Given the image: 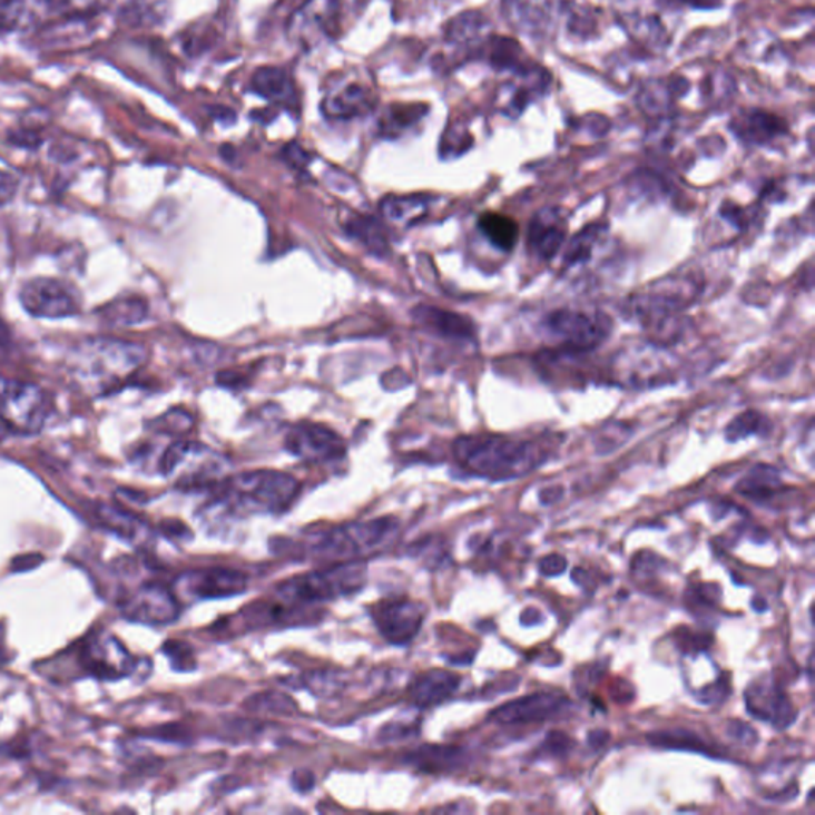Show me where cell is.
<instances>
[{
    "label": "cell",
    "mask_w": 815,
    "mask_h": 815,
    "mask_svg": "<svg viewBox=\"0 0 815 815\" xmlns=\"http://www.w3.org/2000/svg\"><path fill=\"white\" fill-rule=\"evenodd\" d=\"M50 413L46 392L39 385L0 377V420L20 433H36Z\"/></svg>",
    "instance_id": "8fae6325"
},
{
    "label": "cell",
    "mask_w": 815,
    "mask_h": 815,
    "mask_svg": "<svg viewBox=\"0 0 815 815\" xmlns=\"http://www.w3.org/2000/svg\"><path fill=\"white\" fill-rule=\"evenodd\" d=\"M31 20V10L26 0H0V35L24 28Z\"/></svg>",
    "instance_id": "74e56055"
},
{
    "label": "cell",
    "mask_w": 815,
    "mask_h": 815,
    "mask_svg": "<svg viewBox=\"0 0 815 815\" xmlns=\"http://www.w3.org/2000/svg\"><path fill=\"white\" fill-rule=\"evenodd\" d=\"M573 746H576V743L569 736L564 735V733L559 731H551L543 744L544 752L548 755H554V757H561V755L567 754Z\"/></svg>",
    "instance_id": "f6af8a7d"
},
{
    "label": "cell",
    "mask_w": 815,
    "mask_h": 815,
    "mask_svg": "<svg viewBox=\"0 0 815 815\" xmlns=\"http://www.w3.org/2000/svg\"><path fill=\"white\" fill-rule=\"evenodd\" d=\"M429 199L425 196H403V198H385L381 203V213L395 224H410L420 220L428 213Z\"/></svg>",
    "instance_id": "836d02e7"
},
{
    "label": "cell",
    "mask_w": 815,
    "mask_h": 815,
    "mask_svg": "<svg viewBox=\"0 0 815 815\" xmlns=\"http://www.w3.org/2000/svg\"><path fill=\"white\" fill-rule=\"evenodd\" d=\"M550 87L547 70L533 65L521 66L511 72V80L499 88L498 109L507 117L517 118L529 104L542 98Z\"/></svg>",
    "instance_id": "ac0fdd59"
},
{
    "label": "cell",
    "mask_w": 815,
    "mask_h": 815,
    "mask_svg": "<svg viewBox=\"0 0 815 815\" xmlns=\"http://www.w3.org/2000/svg\"><path fill=\"white\" fill-rule=\"evenodd\" d=\"M228 462L206 444L177 442L161 459L163 475L184 491L217 488L227 480Z\"/></svg>",
    "instance_id": "9c48e42d"
},
{
    "label": "cell",
    "mask_w": 815,
    "mask_h": 815,
    "mask_svg": "<svg viewBox=\"0 0 815 815\" xmlns=\"http://www.w3.org/2000/svg\"><path fill=\"white\" fill-rule=\"evenodd\" d=\"M369 567L365 561L336 562L314 572L281 581L274 595L291 606L307 607L357 595L365 588Z\"/></svg>",
    "instance_id": "8992f818"
},
{
    "label": "cell",
    "mask_w": 815,
    "mask_h": 815,
    "mask_svg": "<svg viewBox=\"0 0 815 815\" xmlns=\"http://www.w3.org/2000/svg\"><path fill=\"white\" fill-rule=\"evenodd\" d=\"M303 687L310 688L314 695L317 696H330L335 695L336 691L343 687L341 676L338 672H328V670H316V672L307 674L302 677Z\"/></svg>",
    "instance_id": "b9f144b4"
},
{
    "label": "cell",
    "mask_w": 815,
    "mask_h": 815,
    "mask_svg": "<svg viewBox=\"0 0 815 815\" xmlns=\"http://www.w3.org/2000/svg\"><path fill=\"white\" fill-rule=\"evenodd\" d=\"M428 109L425 104H392L380 117L381 135L387 137L403 135L408 129L420 124Z\"/></svg>",
    "instance_id": "4dcf8cb0"
},
{
    "label": "cell",
    "mask_w": 815,
    "mask_h": 815,
    "mask_svg": "<svg viewBox=\"0 0 815 815\" xmlns=\"http://www.w3.org/2000/svg\"><path fill=\"white\" fill-rule=\"evenodd\" d=\"M647 737L648 743L655 747L670 748V750L698 752V754H707L709 757V752H713V748L704 743L701 736L688 731V729H666V731L650 733Z\"/></svg>",
    "instance_id": "e575fe53"
},
{
    "label": "cell",
    "mask_w": 815,
    "mask_h": 815,
    "mask_svg": "<svg viewBox=\"0 0 815 815\" xmlns=\"http://www.w3.org/2000/svg\"><path fill=\"white\" fill-rule=\"evenodd\" d=\"M244 707L254 714L294 715L298 710L294 699L279 691L257 693L244 703Z\"/></svg>",
    "instance_id": "8d00e7d4"
},
{
    "label": "cell",
    "mask_w": 815,
    "mask_h": 815,
    "mask_svg": "<svg viewBox=\"0 0 815 815\" xmlns=\"http://www.w3.org/2000/svg\"><path fill=\"white\" fill-rule=\"evenodd\" d=\"M406 765L428 774H450L464 768L469 763V752L458 746L424 744L411 750L405 757Z\"/></svg>",
    "instance_id": "4316f807"
},
{
    "label": "cell",
    "mask_w": 815,
    "mask_h": 815,
    "mask_svg": "<svg viewBox=\"0 0 815 815\" xmlns=\"http://www.w3.org/2000/svg\"><path fill=\"white\" fill-rule=\"evenodd\" d=\"M104 316L110 318L115 324H136L146 316V306L139 300H125V302H115L106 307Z\"/></svg>",
    "instance_id": "ab89813d"
},
{
    "label": "cell",
    "mask_w": 815,
    "mask_h": 815,
    "mask_svg": "<svg viewBox=\"0 0 815 815\" xmlns=\"http://www.w3.org/2000/svg\"><path fill=\"white\" fill-rule=\"evenodd\" d=\"M492 37L491 23L478 12H464L453 18L444 28V42L455 53L465 57H483L484 47Z\"/></svg>",
    "instance_id": "cb8c5ba5"
},
{
    "label": "cell",
    "mask_w": 815,
    "mask_h": 815,
    "mask_svg": "<svg viewBox=\"0 0 815 815\" xmlns=\"http://www.w3.org/2000/svg\"><path fill=\"white\" fill-rule=\"evenodd\" d=\"M18 177L9 170H0V207L12 203L18 192Z\"/></svg>",
    "instance_id": "7dc6e473"
},
{
    "label": "cell",
    "mask_w": 815,
    "mask_h": 815,
    "mask_svg": "<svg viewBox=\"0 0 815 815\" xmlns=\"http://www.w3.org/2000/svg\"><path fill=\"white\" fill-rule=\"evenodd\" d=\"M728 733L729 736L733 737V739H736L737 743H740L743 744V746L747 747L754 746V744L757 743L758 739L757 731H755L754 728H750V726L744 724V721H729Z\"/></svg>",
    "instance_id": "bcb514c9"
},
{
    "label": "cell",
    "mask_w": 815,
    "mask_h": 815,
    "mask_svg": "<svg viewBox=\"0 0 815 815\" xmlns=\"http://www.w3.org/2000/svg\"><path fill=\"white\" fill-rule=\"evenodd\" d=\"M784 483L780 480L779 470L776 467L758 464L737 483L736 491L746 495L747 499L765 502L776 498Z\"/></svg>",
    "instance_id": "f546056e"
},
{
    "label": "cell",
    "mask_w": 815,
    "mask_h": 815,
    "mask_svg": "<svg viewBox=\"0 0 815 815\" xmlns=\"http://www.w3.org/2000/svg\"><path fill=\"white\" fill-rule=\"evenodd\" d=\"M109 2L110 0H47L51 12L66 17L98 13L106 9Z\"/></svg>",
    "instance_id": "f35d334b"
},
{
    "label": "cell",
    "mask_w": 815,
    "mask_h": 815,
    "mask_svg": "<svg viewBox=\"0 0 815 815\" xmlns=\"http://www.w3.org/2000/svg\"><path fill=\"white\" fill-rule=\"evenodd\" d=\"M351 233L355 238L361 239L369 249H372L374 254L381 255L387 249V243H385L383 233L376 227L373 220L369 218H361V220L352 222Z\"/></svg>",
    "instance_id": "60d3db41"
},
{
    "label": "cell",
    "mask_w": 815,
    "mask_h": 815,
    "mask_svg": "<svg viewBox=\"0 0 815 815\" xmlns=\"http://www.w3.org/2000/svg\"><path fill=\"white\" fill-rule=\"evenodd\" d=\"M284 157L291 165L296 166V168H303V165L310 161V155L302 147L296 146V144H291V146L284 148Z\"/></svg>",
    "instance_id": "f907efd6"
},
{
    "label": "cell",
    "mask_w": 815,
    "mask_h": 815,
    "mask_svg": "<svg viewBox=\"0 0 815 815\" xmlns=\"http://www.w3.org/2000/svg\"><path fill=\"white\" fill-rule=\"evenodd\" d=\"M285 450L311 464H324L343 458L346 454V444L332 429L311 422H300L288 429L285 435Z\"/></svg>",
    "instance_id": "9a60e30c"
},
{
    "label": "cell",
    "mask_w": 815,
    "mask_h": 815,
    "mask_svg": "<svg viewBox=\"0 0 815 815\" xmlns=\"http://www.w3.org/2000/svg\"><path fill=\"white\" fill-rule=\"evenodd\" d=\"M566 569L567 561L564 556L561 554L544 556L539 564V570L543 573L544 577L561 576V573H564Z\"/></svg>",
    "instance_id": "c3c4849f"
},
{
    "label": "cell",
    "mask_w": 815,
    "mask_h": 815,
    "mask_svg": "<svg viewBox=\"0 0 815 815\" xmlns=\"http://www.w3.org/2000/svg\"><path fill=\"white\" fill-rule=\"evenodd\" d=\"M606 233L607 227H603V225L600 224L589 225V227L577 233V235L573 236V239L570 240L569 246H567L564 257H562L564 268H578V266L585 265V263L591 261L592 255H595L596 247L599 246L600 239L606 236Z\"/></svg>",
    "instance_id": "d6a6232c"
},
{
    "label": "cell",
    "mask_w": 815,
    "mask_h": 815,
    "mask_svg": "<svg viewBox=\"0 0 815 815\" xmlns=\"http://www.w3.org/2000/svg\"><path fill=\"white\" fill-rule=\"evenodd\" d=\"M291 782L292 787H294L295 791L300 793H307L311 791V788H314V785H316L314 774L307 769H296L295 773L292 774Z\"/></svg>",
    "instance_id": "681fc988"
},
{
    "label": "cell",
    "mask_w": 815,
    "mask_h": 815,
    "mask_svg": "<svg viewBox=\"0 0 815 815\" xmlns=\"http://www.w3.org/2000/svg\"><path fill=\"white\" fill-rule=\"evenodd\" d=\"M340 0H306L287 24V36L302 51L332 39L338 26Z\"/></svg>",
    "instance_id": "7c38bea8"
},
{
    "label": "cell",
    "mask_w": 815,
    "mask_h": 815,
    "mask_svg": "<svg viewBox=\"0 0 815 815\" xmlns=\"http://www.w3.org/2000/svg\"><path fill=\"white\" fill-rule=\"evenodd\" d=\"M163 651H165L170 665H173V668L177 672H192V670L196 669L195 654H193V648L187 642L169 640L163 647Z\"/></svg>",
    "instance_id": "7bdbcfd3"
},
{
    "label": "cell",
    "mask_w": 815,
    "mask_h": 815,
    "mask_svg": "<svg viewBox=\"0 0 815 815\" xmlns=\"http://www.w3.org/2000/svg\"><path fill=\"white\" fill-rule=\"evenodd\" d=\"M376 96L372 88L359 79L336 81L322 99V114L330 120L347 121L363 117L374 109Z\"/></svg>",
    "instance_id": "ffe728a7"
},
{
    "label": "cell",
    "mask_w": 815,
    "mask_h": 815,
    "mask_svg": "<svg viewBox=\"0 0 815 815\" xmlns=\"http://www.w3.org/2000/svg\"><path fill=\"white\" fill-rule=\"evenodd\" d=\"M461 677L450 670L432 669L414 677L408 687L411 703L420 709L439 706L461 687Z\"/></svg>",
    "instance_id": "484cf974"
},
{
    "label": "cell",
    "mask_w": 815,
    "mask_h": 815,
    "mask_svg": "<svg viewBox=\"0 0 815 815\" xmlns=\"http://www.w3.org/2000/svg\"><path fill=\"white\" fill-rule=\"evenodd\" d=\"M81 659L90 672L104 679L128 676L136 666L131 655L112 636L92 637L81 651Z\"/></svg>",
    "instance_id": "7402d4cb"
},
{
    "label": "cell",
    "mask_w": 815,
    "mask_h": 815,
    "mask_svg": "<svg viewBox=\"0 0 815 815\" xmlns=\"http://www.w3.org/2000/svg\"><path fill=\"white\" fill-rule=\"evenodd\" d=\"M177 587L195 599H228L247 591V577L227 567H206L185 572Z\"/></svg>",
    "instance_id": "2e32d148"
},
{
    "label": "cell",
    "mask_w": 815,
    "mask_h": 815,
    "mask_svg": "<svg viewBox=\"0 0 815 815\" xmlns=\"http://www.w3.org/2000/svg\"><path fill=\"white\" fill-rule=\"evenodd\" d=\"M340 2L347 3V6L361 7L363 3L369 2V0H340Z\"/></svg>",
    "instance_id": "db71d44e"
},
{
    "label": "cell",
    "mask_w": 815,
    "mask_h": 815,
    "mask_svg": "<svg viewBox=\"0 0 815 815\" xmlns=\"http://www.w3.org/2000/svg\"><path fill=\"white\" fill-rule=\"evenodd\" d=\"M544 332L569 351H595L609 340L611 321L602 311L562 307L548 314Z\"/></svg>",
    "instance_id": "30bf717a"
},
{
    "label": "cell",
    "mask_w": 815,
    "mask_h": 815,
    "mask_svg": "<svg viewBox=\"0 0 815 815\" xmlns=\"http://www.w3.org/2000/svg\"><path fill=\"white\" fill-rule=\"evenodd\" d=\"M400 521L395 517L372 521L335 526L324 532L311 533L302 550L316 561H365L370 556L383 553L399 539Z\"/></svg>",
    "instance_id": "277c9868"
},
{
    "label": "cell",
    "mask_w": 815,
    "mask_h": 815,
    "mask_svg": "<svg viewBox=\"0 0 815 815\" xmlns=\"http://www.w3.org/2000/svg\"><path fill=\"white\" fill-rule=\"evenodd\" d=\"M613 14L626 36L650 55L665 53L679 26L672 0H615Z\"/></svg>",
    "instance_id": "52a82bcc"
},
{
    "label": "cell",
    "mask_w": 815,
    "mask_h": 815,
    "mask_svg": "<svg viewBox=\"0 0 815 815\" xmlns=\"http://www.w3.org/2000/svg\"><path fill=\"white\" fill-rule=\"evenodd\" d=\"M126 618L144 625H169L179 618L176 596L163 585H144L124 603Z\"/></svg>",
    "instance_id": "d6986e66"
},
{
    "label": "cell",
    "mask_w": 815,
    "mask_h": 815,
    "mask_svg": "<svg viewBox=\"0 0 815 815\" xmlns=\"http://www.w3.org/2000/svg\"><path fill=\"white\" fill-rule=\"evenodd\" d=\"M478 227L487 236L492 246L499 251L511 252L520 238V227L517 222L503 214L487 213L478 220Z\"/></svg>",
    "instance_id": "1f68e13d"
},
{
    "label": "cell",
    "mask_w": 815,
    "mask_h": 815,
    "mask_svg": "<svg viewBox=\"0 0 815 815\" xmlns=\"http://www.w3.org/2000/svg\"><path fill=\"white\" fill-rule=\"evenodd\" d=\"M300 483L277 470H255L227 478L218 484L216 500L209 509L232 517L283 513L298 495Z\"/></svg>",
    "instance_id": "3957f363"
},
{
    "label": "cell",
    "mask_w": 815,
    "mask_h": 815,
    "mask_svg": "<svg viewBox=\"0 0 815 815\" xmlns=\"http://www.w3.org/2000/svg\"><path fill=\"white\" fill-rule=\"evenodd\" d=\"M746 706L750 715L776 729H787L796 720L791 698L769 680L755 681L747 688Z\"/></svg>",
    "instance_id": "44dd1931"
},
{
    "label": "cell",
    "mask_w": 815,
    "mask_h": 815,
    "mask_svg": "<svg viewBox=\"0 0 815 815\" xmlns=\"http://www.w3.org/2000/svg\"><path fill=\"white\" fill-rule=\"evenodd\" d=\"M569 704L570 699L561 693H533L492 710L489 720L499 725L540 724L559 717Z\"/></svg>",
    "instance_id": "e0dca14e"
},
{
    "label": "cell",
    "mask_w": 815,
    "mask_h": 815,
    "mask_svg": "<svg viewBox=\"0 0 815 815\" xmlns=\"http://www.w3.org/2000/svg\"><path fill=\"white\" fill-rule=\"evenodd\" d=\"M674 3H685V6L693 7V9L713 10L724 3V0H672Z\"/></svg>",
    "instance_id": "816d5d0a"
},
{
    "label": "cell",
    "mask_w": 815,
    "mask_h": 815,
    "mask_svg": "<svg viewBox=\"0 0 815 815\" xmlns=\"http://www.w3.org/2000/svg\"><path fill=\"white\" fill-rule=\"evenodd\" d=\"M418 733H420V726L399 721V724L385 725L377 737H380L381 743H395V740H403L405 737L416 736Z\"/></svg>",
    "instance_id": "ee69618b"
},
{
    "label": "cell",
    "mask_w": 815,
    "mask_h": 815,
    "mask_svg": "<svg viewBox=\"0 0 815 815\" xmlns=\"http://www.w3.org/2000/svg\"><path fill=\"white\" fill-rule=\"evenodd\" d=\"M453 451L462 469L491 481L529 475L550 459L548 444L491 433L461 436L455 440Z\"/></svg>",
    "instance_id": "6da1fadb"
},
{
    "label": "cell",
    "mask_w": 815,
    "mask_h": 815,
    "mask_svg": "<svg viewBox=\"0 0 815 815\" xmlns=\"http://www.w3.org/2000/svg\"><path fill=\"white\" fill-rule=\"evenodd\" d=\"M251 88L255 95L274 104L287 106V104L295 102L296 99L294 81L284 69L273 68V66L258 69L252 76Z\"/></svg>",
    "instance_id": "f1b7e54d"
},
{
    "label": "cell",
    "mask_w": 815,
    "mask_h": 815,
    "mask_svg": "<svg viewBox=\"0 0 815 815\" xmlns=\"http://www.w3.org/2000/svg\"><path fill=\"white\" fill-rule=\"evenodd\" d=\"M773 424L765 414L758 411H746L726 425L725 436L728 442L735 443L748 436H766Z\"/></svg>",
    "instance_id": "d590c367"
},
{
    "label": "cell",
    "mask_w": 815,
    "mask_h": 815,
    "mask_svg": "<svg viewBox=\"0 0 815 815\" xmlns=\"http://www.w3.org/2000/svg\"><path fill=\"white\" fill-rule=\"evenodd\" d=\"M146 359V350L129 341L87 340L70 354L69 370L88 394L104 395L129 380Z\"/></svg>",
    "instance_id": "7a4b0ae2"
},
{
    "label": "cell",
    "mask_w": 815,
    "mask_h": 815,
    "mask_svg": "<svg viewBox=\"0 0 815 815\" xmlns=\"http://www.w3.org/2000/svg\"><path fill=\"white\" fill-rule=\"evenodd\" d=\"M699 287L688 277H668L626 302V311L658 344H674L687 330L684 311L698 296Z\"/></svg>",
    "instance_id": "5b68a950"
},
{
    "label": "cell",
    "mask_w": 815,
    "mask_h": 815,
    "mask_svg": "<svg viewBox=\"0 0 815 815\" xmlns=\"http://www.w3.org/2000/svg\"><path fill=\"white\" fill-rule=\"evenodd\" d=\"M370 615L380 635L392 646L402 647L420 635L425 607L413 599H385L374 603Z\"/></svg>",
    "instance_id": "4fadbf2b"
},
{
    "label": "cell",
    "mask_w": 815,
    "mask_h": 815,
    "mask_svg": "<svg viewBox=\"0 0 815 815\" xmlns=\"http://www.w3.org/2000/svg\"><path fill=\"white\" fill-rule=\"evenodd\" d=\"M20 302L26 313L40 318L70 317L80 310L76 292L50 277H37L26 283L20 291Z\"/></svg>",
    "instance_id": "5bb4252c"
},
{
    "label": "cell",
    "mask_w": 815,
    "mask_h": 815,
    "mask_svg": "<svg viewBox=\"0 0 815 815\" xmlns=\"http://www.w3.org/2000/svg\"><path fill=\"white\" fill-rule=\"evenodd\" d=\"M502 14L517 35L531 40L553 39L562 26L569 29L587 24L572 0H502Z\"/></svg>",
    "instance_id": "ba28073f"
},
{
    "label": "cell",
    "mask_w": 815,
    "mask_h": 815,
    "mask_svg": "<svg viewBox=\"0 0 815 815\" xmlns=\"http://www.w3.org/2000/svg\"><path fill=\"white\" fill-rule=\"evenodd\" d=\"M609 733L607 731H592L589 733V744L595 747L603 746L609 740Z\"/></svg>",
    "instance_id": "f5cc1de1"
},
{
    "label": "cell",
    "mask_w": 815,
    "mask_h": 815,
    "mask_svg": "<svg viewBox=\"0 0 815 815\" xmlns=\"http://www.w3.org/2000/svg\"><path fill=\"white\" fill-rule=\"evenodd\" d=\"M567 238V218L558 207H544L529 227V249L539 261H553Z\"/></svg>",
    "instance_id": "d4e9b609"
},
{
    "label": "cell",
    "mask_w": 815,
    "mask_h": 815,
    "mask_svg": "<svg viewBox=\"0 0 815 815\" xmlns=\"http://www.w3.org/2000/svg\"><path fill=\"white\" fill-rule=\"evenodd\" d=\"M413 317L424 327L446 338L472 340L475 336V327L472 322L450 311L439 310L433 306H420L413 311Z\"/></svg>",
    "instance_id": "83f0119b"
},
{
    "label": "cell",
    "mask_w": 815,
    "mask_h": 815,
    "mask_svg": "<svg viewBox=\"0 0 815 815\" xmlns=\"http://www.w3.org/2000/svg\"><path fill=\"white\" fill-rule=\"evenodd\" d=\"M729 129L740 143L752 147L770 146L788 135L785 120L762 109L740 110L733 117Z\"/></svg>",
    "instance_id": "603a6c76"
}]
</instances>
